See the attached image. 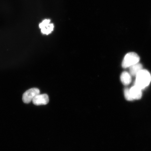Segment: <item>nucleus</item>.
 Returning <instances> with one entry per match:
<instances>
[{"label":"nucleus","mask_w":151,"mask_h":151,"mask_svg":"<svg viewBox=\"0 0 151 151\" xmlns=\"http://www.w3.org/2000/svg\"><path fill=\"white\" fill-rule=\"evenodd\" d=\"M136 77L134 85L142 90L145 89L150 85L151 81V75L146 70L142 69Z\"/></svg>","instance_id":"f257e3e1"},{"label":"nucleus","mask_w":151,"mask_h":151,"mask_svg":"<svg viewBox=\"0 0 151 151\" xmlns=\"http://www.w3.org/2000/svg\"><path fill=\"white\" fill-rule=\"evenodd\" d=\"M140 58L134 52H130L126 55L123 60L122 66L124 68H129L134 64L139 63Z\"/></svg>","instance_id":"f03ea898"},{"label":"nucleus","mask_w":151,"mask_h":151,"mask_svg":"<svg viewBox=\"0 0 151 151\" xmlns=\"http://www.w3.org/2000/svg\"><path fill=\"white\" fill-rule=\"evenodd\" d=\"M40 93V91L38 88H33L28 90L24 93L22 99L24 103H29L36 96Z\"/></svg>","instance_id":"7ed1b4c3"},{"label":"nucleus","mask_w":151,"mask_h":151,"mask_svg":"<svg viewBox=\"0 0 151 151\" xmlns=\"http://www.w3.org/2000/svg\"><path fill=\"white\" fill-rule=\"evenodd\" d=\"M32 101L36 105H46L49 103V98L47 94H40L34 98Z\"/></svg>","instance_id":"20e7f679"},{"label":"nucleus","mask_w":151,"mask_h":151,"mask_svg":"<svg viewBox=\"0 0 151 151\" xmlns=\"http://www.w3.org/2000/svg\"><path fill=\"white\" fill-rule=\"evenodd\" d=\"M130 92L134 100L140 99L142 97V90L135 85L130 88Z\"/></svg>","instance_id":"39448f33"},{"label":"nucleus","mask_w":151,"mask_h":151,"mask_svg":"<svg viewBox=\"0 0 151 151\" xmlns=\"http://www.w3.org/2000/svg\"><path fill=\"white\" fill-rule=\"evenodd\" d=\"M129 68L130 74L132 76H136L138 73L143 69V66L139 62L131 66Z\"/></svg>","instance_id":"423d86ee"},{"label":"nucleus","mask_w":151,"mask_h":151,"mask_svg":"<svg viewBox=\"0 0 151 151\" xmlns=\"http://www.w3.org/2000/svg\"><path fill=\"white\" fill-rule=\"evenodd\" d=\"M120 80L123 84L124 86H127L131 82V75L127 72L124 71L121 75Z\"/></svg>","instance_id":"0eeeda50"},{"label":"nucleus","mask_w":151,"mask_h":151,"mask_svg":"<svg viewBox=\"0 0 151 151\" xmlns=\"http://www.w3.org/2000/svg\"><path fill=\"white\" fill-rule=\"evenodd\" d=\"M54 26L53 24H50L44 28L41 29V32L44 35H48L50 34L53 30Z\"/></svg>","instance_id":"6e6552de"},{"label":"nucleus","mask_w":151,"mask_h":151,"mask_svg":"<svg viewBox=\"0 0 151 151\" xmlns=\"http://www.w3.org/2000/svg\"><path fill=\"white\" fill-rule=\"evenodd\" d=\"M124 94L125 99L128 101H133V99H132L130 92V89L128 88H126L124 91Z\"/></svg>","instance_id":"1a4fd4ad"},{"label":"nucleus","mask_w":151,"mask_h":151,"mask_svg":"<svg viewBox=\"0 0 151 151\" xmlns=\"http://www.w3.org/2000/svg\"><path fill=\"white\" fill-rule=\"evenodd\" d=\"M50 19H45L39 24V27L42 29L43 28L46 27V26L48 25L50 23Z\"/></svg>","instance_id":"9d476101"}]
</instances>
